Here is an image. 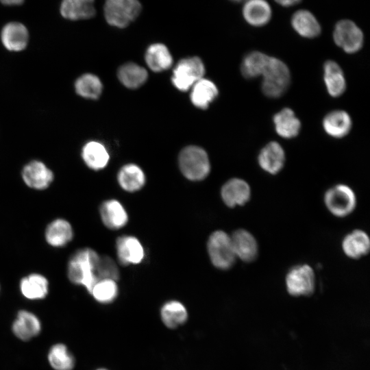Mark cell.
<instances>
[{"mask_svg": "<svg viewBox=\"0 0 370 370\" xmlns=\"http://www.w3.org/2000/svg\"><path fill=\"white\" fill-rule=\"evenodd\" d=\"M117 180L124 190L133 193L144 186L146 178L140 167L134 164H128L120 169Z\"/></svg>", "mask_w": 370, "mask_h": 370, "instance_id": "27", "label": "cell"}, {"mask_svg": "<svg viewBox=\"0 0 370 370\" xmlns=\"http://www.w3.org/2000/svg\"><path fill=\"white\" fill-rule=\"evenodd\" d=\"M218 89L207 79L201 78L191 87L190 99L197 108L206 109L217 97Z\"/></svg>", "mask_w": 370, "mask_h": 370, "instance_id": "29", "label": "cell"}, {"mask_svg": "<svg viewBox=\"0 0 370 370\" xmlns=\"http://www.w3.org/2000/svg\"><path fill=\"white\" fill-rule=\"evenodd\" d=\"M1 288V287H0Z\"/></svg>", "mask_w": 370, "mask_h": 370, "instance_id": "42", "label": "cell"}, {"mask_svg": "<svg viewBox=\"0 0 370 370\" xmlns=\"http://www.w3.org/2000/svg\"><path fill=\"white\" fill-rule=\"evenodd\" d=\"M21 177L25 184L29 188L44 190L52 184L54 175L44 162L32 160L23 168Z\"/></svg>", "mask_w": 370, "mask_h": 370, "instance_id": "10", "label": "cell"}, {"mask_svg": "<svg viewBox=\"0 0 370 370\" xmlns=\"http://www.w3.org/2000/svg\"><path fill=\"white\" fill-rule=\"evenodd\" d=\"M285 153L283 148L277 142H271L265 145L258 155V164L266 172L276 174L283 168Z\"/></svg>", "mask_w": 370, "mask_h": 370, "instance_id": "19", "label": "cell"}, {"mask_svg": "<svg viewBox=\"0 0 370 370\" xmlns=\"http://www.w3.org/2000/svg\"><path fill=\"white\" fill-rule=\"evenodd\" d=\"M49 282L40 273H31L23 276L19 282V290L27 299L38 300L45 298L49 293Z\"/></svg>", "mask_w": 370, "mask_h": 370, "instance_id": "17", "label": "cell"}, {"mask_svg": "<svg viewBox=\"0 0 370 370\" xmlns=\"http://www.w3.org/2000/svg\"><path fill=\"white\" fill-rule=\"evenodd\" d=\"M286 289L293 296L309 295L315 287L314 273L310 266L300 264L293 267L286 277Z\"/></svg>", "mask_w": 370, "mask_h": 370, "instance_id": "9", "label": "cell"}, {"mask_svg": "<svg viewBox=\"0 0 370 370\" xmlns=\"http://www.w3.org/2000/svg\"><path fill=\"white\" fill-rule=\"evenodd\" d=\"M76 92L87 99H97L101 93L102 84L96 75L91 73L84 74L75 83Z\"/></svg>", "mask_w": 370, "mask_h": 370, "instance_id": "34", "label": "cell"}, {"mask_svg": "<svg viewBox=\"0 0 370 370\" xmlns=\"http://www.w3.org/2000/svg\"><path fill=\"white\" fill-rule=\"evenodd\" d=\"M188 313L185 306L178 301H169L161 309V318L166 326L175 328L184 323Z\"/></svg>", "mask_w": 370, "mask_h": 370, "instance_id": "33", "label": "cell"}, {"mask_svg": "<svg viewBox=\"0 0 370 370\" xmlns=\"http://www.w3.org/2000/svg\"><path fill=\"white\" fill-rule=\"evenodd\" d=\"M82 157L86 166L95 171L106 167L109 160V154L106 147L96 141L88 142L84 146Z\"/></svg>", "mask_w": 370, "mask_h": 370, "instance_id": "28", "label": "cell"}, {"mask_svg": "<svg viewBox=\"0 0 370 370\" xmlns=\"http://www.w3.org/2000/svg\"><path fill=\"white\" fill-rule=\"evenodd\" d=\"M323 127L328 135L334 138H342L351 130L352 120L345 111L334 110L324 117Z\"/></svg>", "mask_w": 370, "mask_h": 370, "instance_id": "24", "label": "cell"}, {"mask_svg": "<svg viewBox=\"0 0 370 370\" xmlns=\"http://www.w3.org/2000/svg\"><path fill=\"white\" fill-rule=\"evenodd\" d=\"M272 15V8L267 0H246L243 2L242 16L250 26H264L271 21Z\"/></svg>", "mask_w": 370, "mask_h": 370, "instance_id": "12", "label": "cell"}, {"mask_svg": "<svg viewBox=\"0 0 370 370\" xmlns=\"http://www.w3.org/2000/svg\"><path fill=\"white\" fill-rule=\"evenodd\" d=\"M96 273L99 280L108 278L116 281L119 278V271L117 264L108 256L99 257Z\"/></svg>", "mask_w": 370, "mask_h": 370, "instance_id": "37", "label": "cell"}, {"mask_svg": "<svg viewBox=\"0 0 370 370\" xmlns=\"http://www.w3.org/2000/svg\"><path fill=\"white\" fill-rule=\"evenodd\" d=\"M332 37L335 44L347 53L360 50L364 44V34L352 20L344 18L334 25Z\"/></svg>", "mask_w": 370, "mask_h": 370, "instance_id": "6", "label": "cell"}, {"mask_svg": "<svg viewBox=\"0 0 370 370\" xmlns=\"http://www.w3.org/2000/svg\"><path fill=\"white\" fill-rule=\"evenodd\" d=\"M48 360L55 370H71L75 365L73 355L63 344H56L51 348Z\"/></svg>", "mask_w": 370, "mask_h": 370, "instance_id": "36", "label": "cell"}, {"mask_svg": "<svg viewBox=\"0 0 370 370\" xmlns=\"http://www.w3.org/2000/svg\"><path fill=\"white\" fill-rule=\"evenodd\" d=\"M221 196L227 206L233 208L243 206L249 200L251 189L245 180L232 178L222 186Z\"/></svg>", "mask_w": 370, "mask_h": 370, "instance_id": "15", "label": "cell"}, {"mask_svg": "<svg viewBox=\"0 0 370 370\" xmlns=\"http://www.w3.org/2000/svg\"><path fill=\"white\" fill-rule=\"evenodd\" d=\"M118 293L119 288L116 281L103 278L96 282L90 293L97 301L101 304H109L116 298Z\"/></svg>", "mask_w": 370, "mask_h": 370, "instance_id": "35", "label": "cell"}, {"mask_svg": "<svg viewBox=\"0 0 370 370\" xmlns=\"http://www.w3.org/2000/svg\"><path fill=\"white\" fill-rule=\"evenodd\" d=\"M99 256L90 247L76 250L69 258L66 275L70 282L82 286L90 293L99 280L96 273Z\"/></svg>", "mask_w": 370, "mask_h": 370, "instance_id": "1", "label": "cell"}, {"mask_svg": "<svg viewBox=\"0 0 370 370\" xmlns=\"http://www.w3.org/2000/svg\"><path fill=\"white\" fill-rule=\"evenodd\" d=\"M324 201L332 214L343 217L354 210L356 197L350 187L345 184H338L327 190L324 195Z\"/></svg>", "mask_w": 370, "mask_h": 370, "instance_id": "8", "label": "cell"}, {"mask_svg": "<svg viewBox=\"0 0 370 370\" xmlns=\"http://www.w3.org/2000/svg\"><path fill=\"white\" fill-rule=\"evenodd\" d=\"M323 79L328 93L334 97L341 96L345 90L346 82L343 70L333 60L325 62Z\"/></svg>", "mask_w": 370, "mask_h": 370, "instance_id": "22", "label": "cell"}, {"mask_svg": "<svg viewBox=\"0 0 370 370\" xmlns=\"http://www.w3.org/2000/svg\"><path fill=\"white\" fill-rule=\"evenodd\" d=\"M179 165L182 174L192 181L204 180L210 171L206 152L197 146L186 147L181 151Z\"/></svg>", "mask_w": 370, "mask_h": 370, "instance_id": "3", "label": "cell"}, {"mask_svg": "<svg viewBox=\"0 0 370 370\" xmlns=\"http://www.w3.org/2000/svg\"><path fill=\"white\" fill-rule=\"evenodd\" d=\"M342 247L344 253L348 257L359 258L369 252L370 240L364 231L356 230L344 238Z\"/></svg>", "mask_w": 370, "mask_h": 370, "instance_id": "26", "label": "cell"}, {"mask_svg": "<svg viewBox=\"0 0 370 370\" xmlns=\"http://www.w3.org/2000/svg\"><path fill=\"white\" fill-rule=\"evenodd\" d=\"M116 251L119 261L123 265L139 264L145 257L142 244L137 238L132 236L119 237L116 242Z\"/></svg>", "mask_w": 370, "mask_h": 370, "instance_id": "13", "label": "cell"}, {"mask_svg": "<svg viewBox=\"0 0 370 370\" xmlns=\"http://www.w3.org/2000/svg\"><path fill=\"white\" fill-rule=\"evenodd\" d=\"M99 370H106V369H99Z\"/></svg>", "mask_w": 370, "mask_h": 370, "instance_id": "41", "label": "cell"}, {"mask_svg": "<svg viewBox=\"0 0 370 370\" xmlns=\"http://www.w3.org/2000/svg\"><path fill=\"white\" fill-rule=\"evenodd\" d=\"M230 1L234 3H241V2H244L246 0H230Z\"/></svg>", "mask_w": 370, "mask_h": 370, "instance_id": "40", "label": "cell"}, {"mask_svg": "<svg viewBox=\"0 0 370 370\" xmlns=\"http://www.w3.org/2000/svg\"><path fill=\"white\" fill-rule=\"evenodd\" d=\"M261 88L267 97L277 98L287 90L291 81L286 64L278 58L270 57L262 75Z\"/></svg>", "mask_w": 370, "mask_h": 370, "instance_id": "2", "label": "cell"}, {"mask_svg": "<svg viewBox=\"0 0 370 370\" xmlns=\"http://www.w3.org/2000/svg\"><path fill=\"white\" fill-rule=\"evenodd\" d=\"M291 25L298 35L305 38H314L321 32V25L317 18L306 9H299L293 13Z\"/></svg>", "mask_w": 370, "mask_h": 370, "instance_id": "14", "label": "cell"}, {"mask_svg": "<svg viewBox=\"0 0 370 370\" xmlns=\"http://www.w3.org/2000/svg\"><path fill=\"white\" fill-rule=\"evenodd\" d=\"M141 9L138 0H105L103 13L109 25L124 28L138 16Z\"/></svg>", "mask_w": 370, "mask_h": 370, "instance_id": "4", "label": "cell"}, {"mask_svg": "<svg viewBox=\"0 0 370 370\" xmlns=\"http://www.w3.org/2000/svg\"><path fill=\"white\" fill-rule=\"evenodd\" d=\"M230 237L236 257L247 262L256 259L258 251V243L249 232L237 230Z\"/></svg>", "mask_w": 370, "mask_h": 370, "instance_id": "18", "label": "cell"}, {"mask_svg": "<svg viewBox=\"0 0 370 370\" xmlns=\"http://www.w3.org/2000/svg\"><path fill=\"white\" fill-rule=\"evenodd\" d=\"M118 77L121 83L130 88H136L145 83L147 72L135 63H127L120 67Z\"/></svg>", "mask_w": 370, "mask_h": 370, "instance_id": "32", "label": "cell"}, {"mask_svg": "<svg viewBox=\"0 0 370 370\" xmlns=\"http://www.w3.org/2000/svg\"><path fill=\"white\" fill-rule=\"evenodd\" d=\"M2 3L5 5H19L21 4L24 0H0Z\"/></svg>", "mask_w": 370, "mask_h": 370, "instance_id": "39", "label": "cell"}, {"mask_svg": "<svg viewBox=\"0 0 370 370\" xmlns=\"http://www.w3.org/2000/svg\"><path fill=\"white\" fill-rule=\"evenodd\" d=\"M273 123L278 134L284 138L296 136L301 128L299 119L288 108H285L276 113L273 116Z\"/></svg>", "mask_w": 370, "mask_h": 370, "instance_id": "25", "label": "cell"}, {"mask_svg": "<svg viewBox=\"0 0 370 370\" xmlns=\"http://www.w3.org/2000/svg\"><path fill=\"white\" fill-rule=\"evenodd\" d=\"M145 60L148 66L155 72L169 69L173 58L167 47L162 43L151 45L147 49Z\"/></svg>", "mask_w": 370, "mask_h": 370, "instance_id": "30", "label": "cell"}, {"mask_svg": "<svg viewBox=\"0 0 370 370\" xmlns=\"http://www.w3.org/2000/svg\"><path fill=\"white\" fill-rule=\"evenodd\" d=\"M60 13L73 21L92 18L95 14V0H62Z\"/></svg>", "mask_w": 370, "mask_h": 370, "instance_id": "23", "label": "cell"}, {"mask_svg": "<svg viewBox=\"0 0 370 370\" xmlns=\"http://www.w3.org/2000/svg\"><path fill=\"white\" fill-rule=\"evenodd\" d=\"M204 73V65L200 58L198 57L184 58L174 68L172 82L177 89L186 91L203 78Z\"/></svg>", "mask_w": 370, "mask_h": 370, "instance_id": "7", "label": "cell"}, {"mask_svg": "<svg viewBox=\"0 0 370 370\" xmlns=\"http://www.w3.org/2000/svg\"><path fill=\"white\" fill-rule=\"evenodd\" d=\"M1 37L2 43L7 49L20 51L26 47L29 34L27 28L23 24L12 22L4 26Z\"/></svg>", "mask_w": 370, "mask_h": 370, "instance_id": "21", "label": "cell"}, {"mask_svg": "<svg viewBox=\"0 0 370 370\" xmlns=\"http://www.w3.org/2000/svg\"><path fill=\"white\" fill-rule=\"evenodd\" d=\"M269 56L260 51L247 53L241 64V72L247 78H254L262 75L270 59Z\"/></svg>", "mask_w": 370, "mask_h": 370, "instance_id": "31", "label": "cell"}, {"mask_svg": "<svg viewBox=\"0 0 370 370\" xmlns=\"http://www.w3.org/2000/svg\"><path fill=\"white\" fill-rule=\"evenodd\" d=\"M99 214L103 225L110 230L121 229L128 222L126 210L116 199L104 201L99 207Z\"/></svg>", "mask_w": 370, "mask_h": 370, "instance_id": "16", "label": "cell"}, {"mask_svg": "<svg viewBox=\"0 0 370 370\" xmlns=\"http://www.w3.org/2000/svg\"><path fill=\"white\" fill-rule=\"evenodd\" d=\"M207 250L212 264L219 269H230L236 260L231 237L222 230H217L210 234Z\"/></svg>", "mask_w": 370, "mask_h": 370, "instance_id": "5", "label": "cell"}, {"mask_svg": "<svg viewBox=\"0 0 370 370\" xmlns=\"http://www.w3.org/2000/svg\"><path fill=\"white\" fill-rule=\"evenodd\" d=\"M41 330V323L34 313L21 310L12 325V331L19 339L26 341L37 336Z\"/></svg>", "mask_w": 370, "mask_h": 370, "instance_id": "20", "label": "cell"}, {"mask_svg": "<svg viewBox=\"0 0 370 370\" xmlns=\"http://www.w3.org/2000/svg\"><path fill=\"white\" fill-rule=\"evenodd\" d=\"M74 238V230L66 219L58 217L51 221L46 226L44 238L48 245L53 248H62Z\"/></svg>", "mask_w": 370, "mask_h": 370, "instance_id": "11", "label": "cell"}, {"mask_svg": "<svg viewBox=\"0 0 370 370\" xmlns=\"http://www.w3.org/2000/svg\"><path fill=\"white\" fill-rule=\"evenodd\" d=\"M302 0H274V1L282 7L289 8L299 3Z\"/></svg>", "mask_w": 370, "mask_h": 370, "instance_id": "38", "label": "cell"}]
</instances>
